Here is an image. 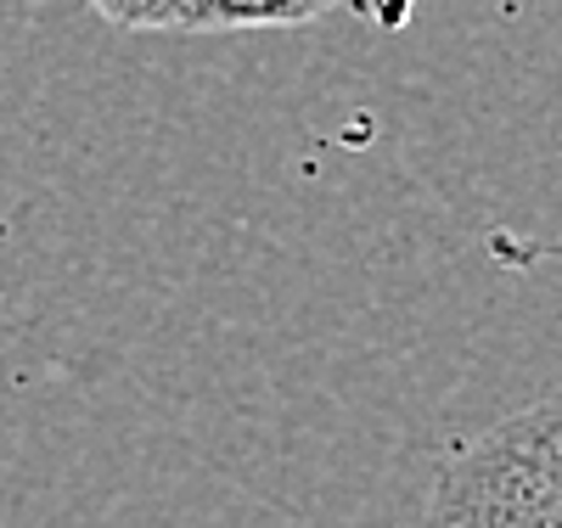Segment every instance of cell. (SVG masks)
<instances>
[{"label": "cell", "mask_w": 562, "mask_h": 528, "mask_svg": "<svg viewBox=\"0 0 562 528\" xmlns=\"http://www.w3.org/2000/svg\"><path fill=\"white\" fill-rule=\"evenodd\" d=\"M422 528H562V400L524 405L450 450Z\"/></svg>", "instance_id": "6da1fadb"}, {"label": "cell", "mask_w": 562, "mask_h": 528, "mask_svg": "<svg viewBox=\"0 0 562 528\" xmlns=\"http://www.w3.org/2000/svg\"><path fill=\"white\" fill-rule=\"evenodd\" d=\"M338 0H180L175 34H237V29H304Z\"/></svg>", "instance_id": "7a4b0ae2"}, {"label": "cell", "mask_w": 562, "mask_h": 528, "mask_svg": "<svg viewBox=\"0 0 562 528\" xmlns=\"http://www.w3.org/2000/svg\"><path fill=\"white\" fill-rule=\"evenodd\" d=\"M102 12V23L130 29V34H153V29H180V0H90Z\"/></svg>", "instance_id": "3957f363"}]
</instances>
